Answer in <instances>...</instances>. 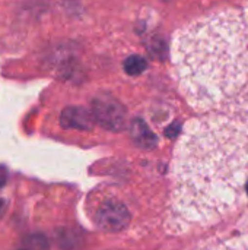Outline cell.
<instances>
[{"label": "cell", "mask_w": 248, "mask_h": 250, "mask_svg": "<svg viewBox=\"0 0 248 250\" xmlns=\"http://www.w3.org/2000/svg\"><path fill=\"white\" fill-rule=\"evenodd\" d=\"M172 177L177 226H205L231 212L247 193V125L221 116L190 122L175 149Z\"/></svg>", "instance_id": "1"}, {"label": "cell", "mask_w": 248, "mask_h": 250, "mask_svg": "<svg viewBox=\"0 0 248 250\" xmlns=\"http://www.w3.org/2000/svg\"><path fill=\"white\" fill-rule=\"evenodd\" d=\"M91 111L95 123L111 132H120L127 122V113L124 105L111 94H99L92 100Z\"/></svg>", "instance_id": "2"}, {"label": "cell", "mask_w": 248, "mask_h": 250, "mask_svg": "<svg viewBox=\"0 0 248 250\" xmlns=\"http://www.w3.org/2000/svg\"><path fill=\"white\" fill-rule=\"evenodd\" d=\"M130 223V214L127 208L117 202V201H108L96 212V224L105 230V231H120L126 229Z\"/></svg>", "instance_id": "3"}, {"label": "cell", "mask_w": 248, "mask_h": 250, "mask_svg": "<svg viewBox=\"0 0 248 250\" xmlns=\"http://www.w3.org/2000/svg\"><path fill=\"white\" fill-rule=\"evenodd\" d=\"M95 119L92 111L83 107H66L60 114V125L64 129L76 130H91L94 127Z\"/></svg>", "instance_id": "4"}, {"label": "cell", "mask_w": 248, "mask_h": 250, "mask_svg": "<svg viewBox=\"0 0 248 250\" xmlns=\"http://www.w3.org/2000/svg\"><path fill=\"white\" fill-rule=\"evenodd\" d=\"M130 133H132V139L134 141V144L140 148L151 149L156 145V136L152 133L148 125L140 119H134L132 122Z\"/></svg>", "instance_id": "5"}, {"label": "cell", "mask_w": 248, "mask_h": 250, "mask_svg": "<svg viewBox=\"0 0 248 250\" xmlns=\"http://www.w3.org/2000/svg\"><path fill=\"white\" fill-rule=\"evenodd\" d=\"M240 10L241 19V48H243V62L246 69V79H247V91H246V101L243 108V119L248 120V3Z\"/></svg>", "instance_id": "6"}, {"label": "cell", "mask_w": 248, "mask_h": 250, "mask_svg": "<svg viewBox=\"0 0 248 250\" xmlns=\"http://www.w3.org/2000/svg\"><path fill=\"white\" fill-rule=\"evenodd\" d=\"M50 245L45 236L39 234V233H34V234H28L20 240L19 250H48Z\"/></svg>", "instance_id": "7"}, {"label": "cell", "mask_w": 248, "mask_h": 250, "mask_svg": "<svg viewBox=\"0 0 248 250\" xmlns=\"http://www.w3.org/2000/svg\"><path fill=\"white\" fill-rule=\"evenodd\" d=\"M123 67H124V72L129 76H139V75H142L146 70L148 62H146L145 57L137 56V54H133V56H130V57L126 59Z\"/></svg>", "instance_id": "8"}, {"label": "cell", "mask_w": 248, "mask_h": 250, "mask_svg": "<svg viewBox=\"0 0 248 250\" xmlns=\"http://www.w3.org/2000/svg\"><path fill=\"white\" fill-rule=\"evenodd\" d=\"M57 242L61 249L76 250L80 243V237L72 230H61L57 233Z\"/></svg>", "instance_id": "9"}, {"label": "cell", "mask_w": 248, "mask_h": 250, "mask_svg": "<svg viewBox=\"0 0 248 250\" xmlns=\"http://www.w3.org/2000/svg\"><path fill=\"white\" fill-rule=\"evenodd\" d=\"M205 250H248V236L231 239L225 243H218Z\"/></svg>", "instance_id": "10"}, {"label": "cell", "mask_w": 248, "mask_h": 250, "mask_svg": "<svg viewBox=\"0 0 248 250\" xmlns=\"http://www.w3.org/2000/svg\"><path fill=\"white\" fill-rule=\"evenodd\" d=\"M7 182V168L4 166H0V189L6 185Z\"/></svg>", "instance_id": "11"}, {"label": "cell", "mask_w": 248, "mask_h": 250, "mask_svg": "<svg viewBox=\"0 0 248 250\" xmlns=\"http://www.w3.org/2000/svg\"><path fill=\"white\" fill-rule=\"evenodd\" d=\"M4 212H6V201L0 198V218L3 217Z\"/></svg>", "instance_id": "12"}, {"label": "cell", "mask_w": 248, "mask_h": 250, "mask_svg": "<svg viewBox=\"0 0 248 250\" xmlns=\"http://www.w3.org/2000/svg\"><path fill=\"white\" fill-rule=\"evenodd\" d=\"M247 195H248V185H247Z\"/></svg>", "instance_id": "13"}]
</instances>
